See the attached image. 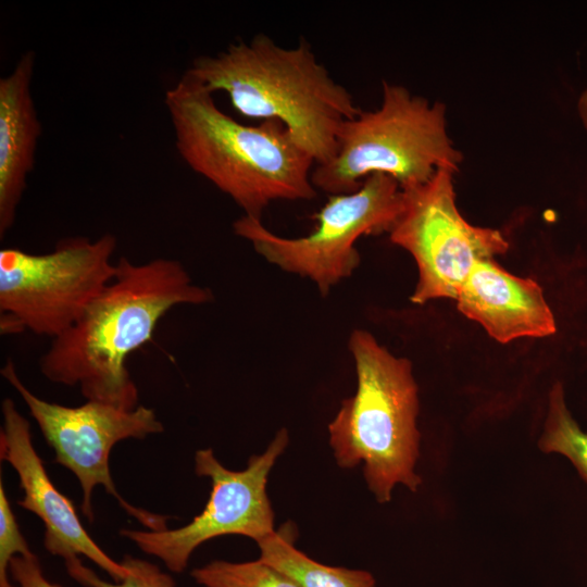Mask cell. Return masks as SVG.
<instances>
[{
  "instance_id": "1",
  "label": "cell",
  "mask_w": 587,
  "mask_h": 587,
  "mask_svg": "<svg viewBox=\"0 0 587 587\" xmlns=\"http://www.w3.org/2000/svg\"><path fill=\"white\" fill-rule=\"evenodd\" d=\"M212 300V291L195 285L176 260L134 264L121 257L111 283L72 327L52 339L40 371L52 383L77 385L87 400L133 410L138 389L126 367L128 355L152 339L173 307Z\"/></svg>"
},
{
  "instance_id": "2",
  "label": "cell",
  "mask_w": 587,
  "mask_h": 587,
  "mask_svg": "<svg viewBox=\"0 0 587 587\" xmlns=\"http://www.w3.org/2000/svg\"><path fill=\"white\" fill-rule=\"evenodd\" d=\"M175 147L185 163L261 220L275 200H310L315 162L275 120L245 125L223 112L213 92L185 72L165 93Z\"/></svg>"
},
{
  "instance_id": "3",
  "label": "cell",
  "mask_w": 587,
  "mask_h": 587,
  "mask_svg": "<svg viewBox=\"0 0 587 587\" xmlns=\"http://www.w3.org/2000/svg\"><path fill=\"white\" fill-rule=\"evenodd\" d=\"M186 72L211 92L226 93L239 114L279 121L315 165L335 155L340 126L361 110L304 38L286 48L258 34L196 57Z\"/></svg>"
},
{
  "instance_id": "4",
  "label": "cell",
  "mask_w": 587,
  "mask_h": 587,
  "mask_svg": "<svg viewBox=\"0 0 587 587\" xmlns=\"http://www.w3.org/2000/svg\"><path fill=\"white\" fill-rule=\"evenodd\" d=\"M358 386L344 399L328 424L336 463L363 475L377 502L387 503L396 485L415 492L422 479L415 472L420 452L417 385L412 364L397 358L375 337L354 329L349 339Z\"/></svg>"
},
{
  "instance_id": "5",
  "label": "cell",
  "mask_w": 587,
  "mask_h": 587,
  "mask_svg": "<svg viewBox=\"0 0 587 587\" xmlns=\"http://www.w3.org/2000/svg\"><path fill=\"white\" fill-rule=\"evenodd\" d=\"M446 105L383 82L382 103L346 120L335 155L313 167L311 182L326 193H349L371 175L385 174L401 189L426 183L439 168L459 171L463 155L447 132Z\"/></svg>"
},
{
  "instance_id": "6",
  "label": "cell",
  "mask_w": 587,
  "mask_h": 587,
  "mask_svg": "<svg viewBox=\"0 0 587 587\" xmlns=\"http://www.w3.org/2000/svg\"><path fill=\"white\" fill-rule=\"evenodd\" d=\"M116 238H64L51 252L0 251V330L52 339L72 327L111 283Z\"/></svg>"
},
{
  "instance_id": "7",
  "label": "cell",
  "mask_w": 587,
  "mask_h": 587,
  "mask_svg": "<svg viewBox=\"0 0 587 587\" xmlns=\"http://www.w3.org/2000/svg\"><path fill=\"white\" fill-rule=\"evenodd\" d=\"M403 205L400 185L390 176H369L357 190L330 195L315 214L317 225L307 236L286 238L268 230L259 218L242 215L234 222L236 235L283 271L310 278L322 296L352 275L361 257L357 240L389 232Z\"/></svg>"
},
{
  "instance_id": "8",
  "label": "cell",
  "mask_w": 587,
  "mask_h": 587,
  "mask_svg": "<svg viewBox=\"0 0 587 587\" xmlns=\"http://www.w3.org/2000/svg\"><path fill=\"white\" fill-rule=\"evenodd\" d=\"M1 375L18 392L53 449L54 461L78 479L83 498L82 512L93 522L92 492L102 486L120 505L150 530L166 527L168 516L128 503L117 491L110 472V453L114 445L128 439H143L164 430L153 409L138 405L125 410L110 403L87 400L78 407L48 402L35 396L20 379L15 365L8 361Z\"/></svg>"
},
{
  "instance_id": "9",
  "label": "cell",
  "mask_w": 587,
  "mask_h": 587,
  "mask_svg": "<svg viewBox=\"0 0 587 587\" xmlns=\"http://www.w3.org/2000/svg\"><path fill=\"white\" fill-rule=\"evenodd\" d=\"M450 168H439L426 183L402 189V210L390 240L411 253L419 280L411 296L417 304L437 298L457 299L473 266L504 253L499 230L473 226L457 209Z\"/></svg>"
},
{
  "instance_id": "10",
  "label": "cell",
  "mask_w": 587,
  "mask_h": 587,
  "mask_svg": "<svg viewBox=\"0 0 587 587\" xmlns=\"http://www.w3.org/2000/svg\"><path fill=\"white\" fill-rule=\"evenodd\" d=\"M289 441L286 428L277 432L266 450L248 460L246 469L225 467L212 449L195 453V472L211 479L204 509L174 529H121L142 552L161 560L173 573H183L192 552L203 542L224 535H241L255 542L275 532L274 511L266 492L270 472Z\"/></svg>"
},
{
  "instance_id": "11",
  "label": "cell",
  "mask_w": 587,
  "mask_h": 587,
  "mask_svg": "<svg viewBox=\"0 0 587 587\" xmlns=\"http://www.w3.org/2000/svg\"><path fill=\"white\" fill-rule=\"evenodd\" d=\"M1 411L0 459L17 473L24 494L17 504L42 521L46 550L64 561L83 555L114 582L123 580L127 575L126 567L93 541L82 525L73 503L51 482L34 448L28 421L9 398L2 401Z\"/></svg>"
},
{
  "instance_id": "12",
  "label": "cell",
  "mask_w": 587,
  "mask_h": 587,
  "mask_svg": "<svg viewBox=\"0 0 587 587\" xmlns=\"http://www.w3.org/2000/svg\"><path fill=\"white\" fill-rule=\"evenodd\" d=\"M458 309L500 342L555 333L553 314L540 286L516 277L490 260L478 261L464 280Z\"/></svg>"
},
{
  "instance_id": "13",
  "label": "cell",
  "mask_w": 587,
  "mask_h": 587,
  "mask_svg": "<svg viewBox=\"0 0 587 587\" xmlns=\"http://www.w3.org/2000/svg\"><path fill=\"white\" fill-rule=\"evenodd\" d=\"M35 54L21 55L0 78V236L14 224L17 207L35 162L41 134L32 96Z\"/></svg>"
},
{
  "instance_id": "14",
  "label": "cell",
  "mask_w": 587,
  "mask_h": 587,
  "mask_svg": "<svg viewBox=\"0 0 587 587\" xmlns=\"http://www.w3.org/2000/svg\"><path fill=\"white\" fill-rule=\"evenodd\" d=\"M296 527L286 523L258 541L259 559L278 570L298 587H375L374 576L363 570L317 562L295 547Z\"/></svg>"
},
{
  "instance_id": "15",
  "label": "cell",
  "mask_w": 587,
  "mask_h": 587,
  "mask_svg": "<svg viewBox=\"0 0 587 587\" xmlns=\"http://www.w3.org/2000/svg\"><path fill=\"white\" fill-rule=\"evenodd\" d=\"M538 447L545 453L566 458L587 483V432L570 412L563 385L553 384L548 396L547 415Z\"/></svg>"
},
{
  "instance_id": "16",
  "label": "cell",
  "mask_w": 587,
  "mask_h": 587,
  "mask_svg": "<svg viewBox=\"0 0 587 587\" xmlns=\"http://www.w3.org/2000/svg\"><path fill=\"white\" fill-rule=\"evenodd\" d=\"M202 587H298L288 576L258 559L248 562L211 561L190 573Z\"/></svg>"
},
{
  "instance_id": "17",
  "label": "cell",
  "mask_w": 587,
  "mask_h": 587,
  "mask_svg": "<svg viewBox=\"0 0 587 587\" xmlns=\"http://www.w3.org/2000/svg\"><path fill=\"white\" fill-rule=\"evenodd\" d=\"M64 563L68 576L85 587H176L174 578L158 565L130 554H125L121 561L127 575L120 582L102 579L79 558L65 560Z\"/></svg>"
},
{
  "instance_id": "18",
  "label": "cell",
  "mask_w": 587,
  "mask_h": 587,
  "mask_svg": "<svg viewBox=\"0 0 587 587\" xmlns=\"http://www.w3.org/2000/svg\"><path fill=\"white\" fill-rule=\"evenodd\" d=\"M30 550L11 509L2 480L0 482V587H14L10 580V563L15 555L29 557Z\"/></svg>"
},
{
  "instance_id": "19",
  "label": "cell",
  "mask_w": 587,
  "mask_h": 587,
  "mask_svg": "<svg viewBox=\"0 0 587 587\" xmlns=\"http://www.w3.org/2000/svg\"><path fill=\"white\" fill-rule=\"evenodd\" d=\"M10 576L14 587H62L46 578L38 557L15 555L10 563Z\"/></svg>"
},
{
  "instance_id": "20",
  "label": "cell",
  "mask_w": 587,
  "mask_h": 587,
  "mask_svg": "<svg viewBox=\"0 0 587 587\" xmlns=\"http://www.w3.org/2000/svg\"><path fill=\"white\" fill-rule=\"evenodd\" d=\"M576 109L582 126L587 133V88L579 95Z\"/></svg>"
}]
</instances>
